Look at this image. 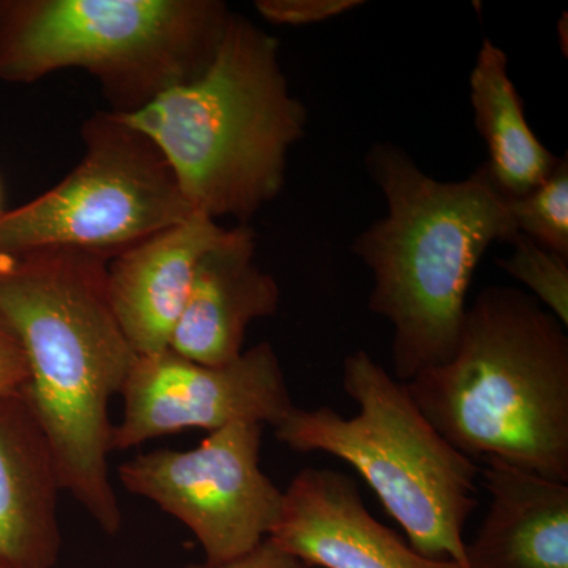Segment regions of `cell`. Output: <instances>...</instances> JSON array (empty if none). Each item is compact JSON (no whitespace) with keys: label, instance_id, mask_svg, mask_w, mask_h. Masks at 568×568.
I'll return each mask as SVG.
<instances>
[{"label":"cell","instance_id":"1","mask_svg":"<svg viewBox=\"0 0 568 568\" xmlns=\"http://www.w3.org/2000/svg\"><path fill=\"white\" fill-rule=\"evenodd\" d=\"M106 254L43 248L0 256V331L28 365L24 395L47 433L62 491L118 534L110 405L136 361L108 294Z\"/></svg>","mask_w":568,"mask_h":568},{"label":"cell","instance_id":"2","mask_svg":"<svg viewBox=\"0 0 568 568\" xmlns=\"http://www.w3.org/2000/svg\"><path fill=\"white\" fill-rule=\"evenodd\" d=\"M366 170L387 213L355 237L353 252L372 272L369 312L394 331V377L409 383L450 361L481 256L517 230L485 164L465 181H437L383 142L369 149Z\"/></svg>","mask_w":568,"mask_h":568},{"label":"cell","instance_id":"3","mask_svg":"<svg viewBox=\"0 0 568 568\" xmlns=\"http://www.w3.org/2000/svg\"><path fill=\"white\" fill-rule=\"evenodd\" d=\"M521 290L489 286L467 305L457 349L407 392L466 457L568 484V336Z\"/></svg>","mask_w":568,"mask_h":568},{"label":"cell","instance_id":"4","mask_svg":"<svg viewBox=\"0 0 568 568\" xmlns=\"http://www.w3.org/2000/svg\"><path fill=\"white\" fill-rule=\"evenodd\" d=\"M123 118L162 152L193 212L248 224L282 193L308 111L278 40L234 13L203 74Z\"/></svg>","mask_w":568,"mask_h":568},{"label":"cell","instance_id":"5","mask_svg":"<svg viewBox=\"0 0 568 568\" xmlns=\"http://www.w3.org/2000/svg\"><path fill=\"white\" fill-rule=\"evenodd\" d=\"M234 11L222 0H0V81L91 74L132 115L211 65Z\"/></svg>","mask_w":568,"mask_h":568},{"label":"cell","instance_id":"6","mask_svg":"<svg viewBox=\"0 0 568 568\" xmlns=\"http://www.w3.org/2000/svg\"><path fill=\"white\" fill-rule=\"evenodd\" d=\"M343 388L358 407L354 417L294 406L275 426L276 439L353 466L418 555L469 568L465 528L477 507L480 466L444 439L406 384L366 351L345 358Z\"/></svg>","mask_w":568,"mask_h":568},{"label":"cell","instance_id":"7","mask_svg":"<svg viewBox=\"0 0 568 568\" xmlns=\"http://www.w3.org/2000/svg\"><path fill=\"white\" fill-rule=\"evenodd\" d=\"M81 140L80 163L61 182L0 213V256L70 248L114 257L192 215L162 152L123 115L95 112Z\"/></svg>","mask_w":568,"mask_h":568},{"label":"cell","instance_id":"8","mask_svg":"<svg viewBox=\"0 0 568 568\" xmlns=\"http://www.w3.org/2000/svg\"><path fill=\"white\" fill-rule=\"evenodd\" d=\"M263 433L233 424L189 450L140 454L119 467V480L181 521L205 562L241 558L267 540L282 508L283 489L261 467Z\"/></svg>","mask_w":568,"mask_h":568},{"label":"cell","instance_id":"9","mask_svg":"<svg viewBox=\"0 0 568 568\" xmlns=\"http://www.w3.org/2000/svg\"><path fill=\"white\" fill-rule=\"evenodd\" d=\"M123 416L112 450L185 429L275 426L294 409L274 346L264 342L226 365H204L171 349L138 355L123 384Z\"/></svg>","mask_w":568,"mask_h":568},{"label":"cell","instance_id":"10","mask_svg":"<svg viewBox=\"0 0 568 568\" xmlns=\"http://www.w3.org/2000/svg\"><path fill=\"white\" fill-rule=\"evenodd\" d=\"M268 538L306 567L463 568L418 555L369 514L353 477L332 469L306 467L291 480Z\"/></svg>","mask_w":568,"mask_h":568},{"label":"cell","instance_id":"11","mask_svg":"<svg viewBox=\"0 0 568 568\" xmlns=\"http://www.w3.org/2000/svg\"><path fill=\"white\" fill-rule=\"evenodd\" d=\"M256 252L250 224L226 227L197 263L168 349L204 365L231 364L244 354L250 325L274 316L282 301L275 276L257 264Z\"/></svg>","mask_w":568,"mask_h":568},{"label":"cell","instance_id":"12","mask_svg":"<svg viewBox=\"0 0 568 568\" xmlns=\"http://www.w3.org/2000/svg\"><path fill=\"white\" fill-rule=\"evenodd\" d=\"M224 233L220 222L193 212L111 257L108 294L134 353L151 355L170 347L197 263Z\"/></svg>","mask_w":568,"mask_h":568},{"label":"cell","instance_id":"13","mask_svg":"<svg viewBox=\"0 0 568 568\" xmlns=\"http://www.w3.org/2000/svg\"><path fill=\"white\" fill-rule=\"evenodd\" d=\"M61 478L24 392L0 396V560L54 568L61 552Z\"/></svg>","mask_w":568,"mask_h":568},{"label":"cell","instance_id":"14","mask_svg":"<svg viewBox=\"0 0 568 568\" xmlns=\"http://www.w3.org/2000/svg\"><path fill=\"white\" fill-rule=\"evenodd\" d=\"M491 500L473 544L469 568H568V484L487 462Z\"/></svg>","mask_w":568,"mask_h":568},{"label":"cell","instance_id":"15","mask_svg":"<svg viewBox=\"0 0 568 568\" xmlns=\"http://www.w3.org/2000/svg\"><path fill=\"white\" fill-rule=\"evenodd\" d=\"M474 125L488 149L485 163L493 182L507 197L525 196L559 163L526 119L521 97L508 77L503 48L485 39L469 78Z\"/></svg>","mask_w":568,"mask_h":568},{"label":"cell","instance_id":"16","mask_svg":"<svg viewBox=\"0 0 568 568\" xmlns=\"http://www.w3.org/2000/svg\"><path fill=\"white\" fill-rule=\"evenodd\" d=\"M517 233L568 260V162L560 159L552 173L525 196L508 200Z\"/></svg>","mask_w":568,"mask_h":568},{"label":"cell","instance_id":"17","mask_svg":"<svg viewBox=\"0 0 568 568\" xmlns=\"http://www.w3.org/2000/svg\"><path fill=\"white\" fill-rule=\"evenodd\" d=\"M514 246L510 256L497 265L517 282L525 284L529 295L545 306L560 324L568 325V260L534 244L523 234L508 239Z\"/></svg>","mask_w":568,"mask_h":568},{"label":"cell","instance_id":"18","mask_svg":"<svg viewBox=\"0 0 568 568\" xmlns=\"http://www.w3.org/2000/svg\"><path fill=\"white\" fill-rule=\"evenodd\" d=\"M364 6L361 0H257L254 9L276 26H310L342 17Z\"/></svg>","mask_w":568,"mask_h":568},{"label":"cell","instance_id":"19","mask_svg":"<svg viewBox=\"0 0 568 568\" xmlns=\"http://www.w3.org/2000/svg\"><path fill=\"white\" fill-rule=\"evenodd\" d=\"M182 568H310L304 562L287 555L282 548L276 547L271 538L264 540L260 547L253 551L246 552L241 558L226 560V562L211 564H189Z\"/></svg>","mask_w":568,"mask_h":568},{"label":"cell","instance_id":"20","mask_svg":"<svg viewBox=\"0 0 568 568\" xmlns=\"http://www.w3.org/2000/svg\"><path fill=\"white\" fill-rule=\"evenodd\" d=\"M28 379L24 355L17 343L0 331V396L24 390Z\"/></svg>","mask_w":568,"mask_h":568},{"label":"cell","instance_id":"21","mask_svg":"<svg viewBox=\"0 0 568 568\" xmlns=\"http://www.w3.org/2000/svg\"><path fill=\"white\" fill-rule=\"evenodd\" d=\"M0 568H11V567L7 566V564L3 562V560H0Z\"/></svg>","mask_w":568,"mask_h":568},{"label":"cell","instance_id":"22","mask_svg":"<svg viewBox=\"0 0 568 568\" xmlns=\"http://www.w3.org/2000/svg\"><path fill=\"white\" fill-rule=\"evenodd\" d=\"M2 212H3V211H2V207H0V213H2Z\"/></svg>","mask_w":568,"mask_h":568}]
</instances>
